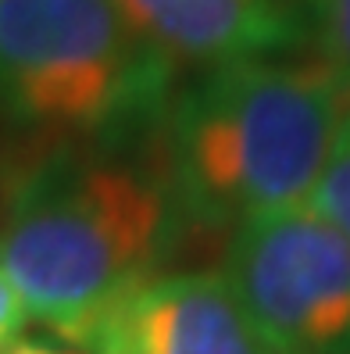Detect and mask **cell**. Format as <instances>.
I'll list each match as a JSON object with an SVG mask.
<instances>
[{"instance_id": "4", "label": "cell", "mask_w": 350, "mask_h": 354, "mask_svg": "<svg viewBox=\"0 0 350 354\" xmlns=\"http://www.w3.org/2000/svg\"><path fill=\"white\" fill-rule=\"evenodd\" d=\"M222 276L275 354H350V240L307 204L243 222Z\"/></svg>"}, {"instance_id": "5", "label": "cell", "mask_w": 350, "mask_h": 354, "mask_svg": "<svg viewBox=\"0 0 350 354\" xmlns=\"http://www.w3.org/2000/svg\"><path fill=\"white\" fill-rule=\"evenodd\" d=\"M97 354H275L222 272L154 276L97 326Z\"/></svg>"}, {"instance_id": "6", "label": "cell", "mask_w": 350, "mask_h": 354, "mask_svg": "<svg viewBox=\"0 0 350 354\" xmlns=\"http://www.w3.org/2000/svg\"><path fill=\"white\" fill-rule=\"evenodd\" d=\"M121 18L164 61L233 65L307 39V18L290 0H115Z\"/></svg>"}, {"instance_id": "8", "label": "cell", "mask_w": 350, "mask_h": 354, "mask_svg": "<svg viewBox=\"0 0 350 354\" xmlns=\"http://www.w3.org/2000/svg\"><path fill=\"white\" fill-rule=\"evenodd\" d=\"M307 32H315L322 61L350 86V0H300Z\"/></svg>"}, {"instance_id": "3", "label": "cell", "mask_w": 350, "mask_h": 354, "mask_svg": "<svg viewBox=\"0 0 350 354\" xmlns=\"http://www.w3.org/2000/svg\"><path fill=\"white\" fill-rule=\"evenodd\" d=\"M172 61L115 0H0V118L54 147L111 151L168 97Z\"/></svg>"}, {"instance_id": "1", "label": "cell", "mask_w": 350, "mask_h": 354, "mask_svg": "<svg viewBox=\"0 0 350 354\" xmlns=\"http://www.w3.org/2000/svg\"><path fill=\"white\" fill-rule=\"evenodd\" d=\"M179 229L164 172L93 147H54L4 186L0 272L26 311L86 347L136 286L157 276Z\"/></svg>"}, {"instance_id": "7", "label": "cell", "mask_w": 350, "mask_h": 354, "mask_svg": "<svg viewBox=\"0 0 350 354\" xmlns=\"http://www.w3.org/2000/svg\"><path fill=\"white\" fill-rule=\"evenodd\" d=\"M307 207L350 240V104L340 118V129L333 136V147H329L315 190L307 197Z\"/></svg>"}, {"instance_id": "2", "label": "cell", "mask_w": 350, "mask_h": 354, "mask_svg": "<svg viewBox=\"0 0 350 354\" xmlns=\"http://www.w3.org/2000/svg\"><path fill=\"white\" fill-rule=\"evenodd\" d=\"M350 86L325 61H233L182 90L168 118L164 179L179 215L236 229L307 204Z\"/></svg>"}, {"instance_id": "9", "label": "cell", "mask_w": 350, "mask_h": 354, "mask_svg": "<svg viewBox=\"0 0 350 354\" xmlns=\"http://www.w3.org/2000/svg\"><path fill=\"white\" fill-rule=\"evenodd\" d=\"M0 354H79V351L50 347V344H36V340H18V344H8Z\"/></svg>"}]
</instances>
